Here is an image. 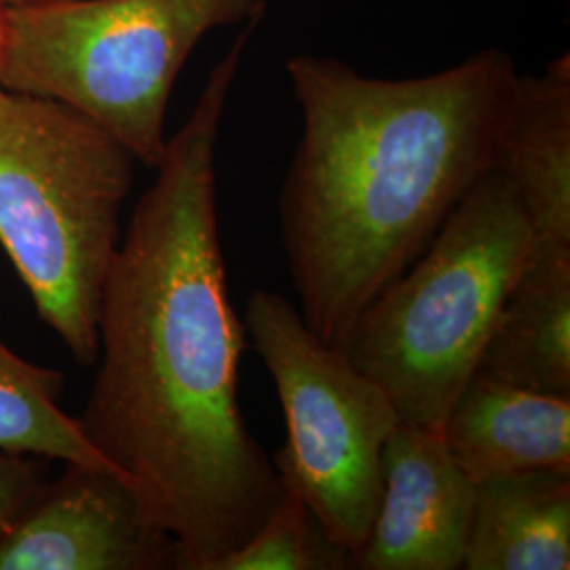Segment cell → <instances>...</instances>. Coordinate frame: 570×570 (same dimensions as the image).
Here are the masks:
<instances>
[{
  "label": "cell",
  "instance_id": "6da1fadb",
  "mask_svg": "<svg viewBox=\"0 0 570 570\" xmlns=\"http://www.w3.org/2000/svg\"><path fill=\"white\" fill-rule=\"evenodd\" d=\"M261 21L212 68L121 237L98 306V374L81 416L180 548L212 570L263 527L284 482L239 406L245 326L228 296L216 150Z\"/></svg>",
  "mask_w": 570,
  "mask_h": 570
},
{
  "label": "cell",
  "instance_id": "7a4b0ae2",
  "mask_svg": "<svg viewBox=\"0 0 570 570\" xmlns=\"http://www.w3.org/2000/svg\"><path fill=\"white\" fill-rule=\"evenodd\" d=\"M303 131L277 209L298 311L345 346L360 313L501 165L518 68L505 49L414 79L315 53L285 63Z\"/></svg>",
  "mask_w": 570,
  "mask_h": 570
},
{
  "label": "cell",
  "instance_id": "3957f363",
  "mask_svg": "<svg viewBox=\"0 0 570 570\" xmlns=\"http://www.w3.org/2000/svg\"><path fill=\"white\" fill-rule=\"evenodd\" d=\"M534 244L529 212L499 165L360 313L343 351L387 391L404 425L444 429Z\"/></svg>",
  "mask_w": 570,
  "mask_h": 570
},
{
  "label": "cell",
  "instance_id": "277c9868",
  "mask_svg": "<svg viewBox=\"0 0 570 570\" xmlns=\"http://www.w3.org/2000/svg\"><path fill=\"white\" fill-rule=\"evenodd\" d=\"M134 155L66 104L0 87V245L45 326L96 366Z\"/></svg>",
  "mask_w": 570,
  "mask_h": 570
},
{
  "label": "cell",
  "instance_id": "5b68a950",
  "mask_svg": "<svg viewBox=\"0 0 570 570\" xmlns=\"http://www.w3.org/2000/svg\"><path fill=\"white\" fill-rule=\"evenodd\" d=\"M266 0H56L4 11L0 87L66 104L155 167L178 77L207 35Z\"/></svg>",
  "mask_w": 570,
  "mask_h": 570
},
{
  "label": "cell",
  "instance_id": "8992f818",
  "mask_svg": "<svg viewBox=\"0 0 570 570\" xmlns=\"http://www.w3.org/2000/svg\"><path fill=\"white\" fill-rule=\"evenodd\" d=\"M245 330L284 410L287 442L273 463L330 539L355 556L381 503L383 452L400 414L387 391L324 343L282 294L252 292Z\"/></svg>",
  "mask_w": 570,
  "mask_h": 570
},
{
  "label": "cell",
  "instance_id": "52a82bcc",
  "mask_svg": "<svg viewBox=\"0 0 570 570\" xmlns=\"http://www.w3.org/2000/svg\"><path fill=\"white\" fill-rule=\"evenodd\" d=\"M180 548L119 471L63 463L0 537V570H180Z\"/></svg>",
  "mask_w": 570,
  "mask_h": 570
},
{
  "label": "cell",
  "instance_id": "ba28073f",
  "mask_svg": "<svg viewBox=\"0 0 570 570\" xmlns=\"http://www.w3.org/2000/svg\"><path fill=\"white\" fill-rule=\"evenodd\" d=\"M475 494L444 431L400 423L385 444L383 494L355 569H463Z\"/></svg>",
  "mask_w": 570,
  "mask_h": 570
},
{
  "label": "cell",
  "instance_id": "9c48e42d",
  "mask_svg": "<svg viewBox=\"0 0 570 570\" xmlns=\"http://www.w3.org/2000/svg\"><path fill=\"white\" fill-rule=\"evenodd\" d=\"M442 431L452 459L475 484L529 469H570V397L518 387L480 370Z\"/></svg>",
  "mask_w": 570,
  "mask_h": 570
},
{
  "label": "cell",
  "instance_id": "30bf717a",
  "mask_svg": "<svg viewBox=\"0 0 570 570\" xmlns=\"http://www.w3.org/2000/svg\"><path fill=\"white\" fill-rule=\"evenodd\" d=\"M501 167L534 226L537 247H570V56L518 75Z\"/></svg>",
  "mask_w": 570,
  "mask_h": 570
},
{
  "label": "cell",
  "instance_id": "8fae6325",
  "mask_svg": "<svg viewBox=\"0 0 570 570\" xmlns=\"http://www.w3.org/2000/svg\"><path fill=\"white\" fill-rule=\"evenodd\" d=\"M478 370L518 387L570 397V247L534 245Z\"/></svg>",
  "mask_w": 570,
  "mask_h": 570
},
{
  "label": "cell",
  "instance_id": "7c38bea8",
  "mask_svg": "<svg viewBox=\"0 0 570 570\" xmlns=\"http://www.w3.org/2000/svg\"><path fill=\"white\" fill-rule=\"evenodd\" d=\"M463 569L569 570L570 469L480 482Z\"/></svg>",
  "mask_w": 570,
  "mask_h": 570
},
{
  "label": "cell",
  "instance_id": "4fadbf2b",
  "mask_svg": "<svg viewBox=\"0 0 570 570\" xmlns=\"http://www.w3.org/2000/svg\"><path fill=\"white\" fill-rule=\"evenodd\" d=\"M61 372L23 360L0 338V450L119 471L61 410Z\"/></svg>",
  "mask_w": 570,
  "mask_h": 570
},
{
  "label": "cell",
  "instance_id": "5bb4252c",
  "mask_svg": "<svg viewBox=\"0 0 570 570\" xmlns=\"http://www.w3.org/2000/svg\"><path fill=\"white\" fill-rule=\"evenodd\" d=\"M275 510L242 548L212 570H348L355 556L330 539L301 492L287 480Z\"/></svg>",
  "mask_w": 570,
  "mask_h": 570
},
{
  "label": "cell",
  "instance_id": "9a60e30c",
  "mask_svg": "<svg viewBox=\"0 0 570 570\" xmlns=\"http://www.w3.org/2000/svg\"><path fill=\"white\" fill-rule=\"evenodd\" d=\"M45 459L0 450V537L49 480Z\"/></svg>",
  "mask_w": 570,
  "mask_h": 570
},
{
  "label": "cell",
  "instance_id": "2e32d148",
  "mask_svg": "<svg viewBox=\"0 0 570 570\" xmlns=\"http://www.w3.org/2000/svg\"><path fill=\"white\" fill-rule=\"evenodd\" d=\"M47 2H56V0H0V9L2 11H16V9H28V7H39Z\"/></svg>",
  "mask_w": 570,
  "mask_h": 570
},
{
  "label": "cell",
  "instance_id": "e0dca14e",
  "mask_svg": "<svg viewBox=\"0 0 570 570\" xmlns=\"http://www.w3.org/2000/svg\"><path fill=\"white\" fill-rule=\"evenodd\" d=\"M4 37H7V21H4V11L0 9V75H2V60H4Z\"/></svg>",
  "mask_w": 570,
  "mask_h": 570
}]
</instances>
